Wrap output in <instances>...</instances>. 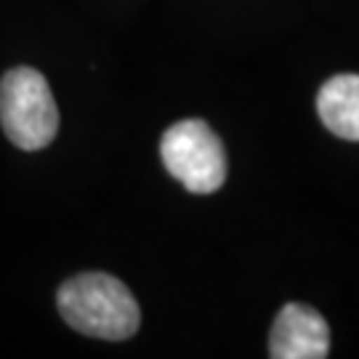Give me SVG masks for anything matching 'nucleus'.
<instances>
[{"label": "nucleus", "mask_w": 359, "mask_h": 359, "mask_svg": "<svg viewBox=\"0 0 359 359\" xmlns=\"http://www.w3.org/2000/svg\"><path fill=\"white\" fill-rule=\"evenodd\" d=\"M56 306L72 330L102 341H126L136 335L142 322L128 285L104 271H86L67 280L59 287Z\"/></svg>", "instance_id": "1"}, {"label": "nucleus", "mask_w": 359, "mask_h": 359, "mask_svg": "<svg viewBox=\"0 0 359 359\" xmlns=\"http://www.w3.org/2000/svg\"><path fill=\"white\" fill-rule=\"evenodd\" d=\"M0 126L8 142L38 152L59 133V107L48 80L32 67H13L0 80Z\"/></svg>", "instance_id": "2"}, {"label": "nucleus", "mask_w": 359, "mask_h": 359, "mask_svg": "<svg viewBox=\"0 0 359 359\" xmlns=\"http://www.w3.org/2000/svg\"><path fill=\"white\" fill-rule=\"evenodd\" d=\"M163 165L192 194H213L226 181V152L205 120H181L163 133Z\"/></svg>", "instance_id": "3"}, {"label": "nucleus", "mask_w": 359, "mask_h": 359, "mask_svg": "<svg viewBox=\"0 0 359 359\" xmlns=\"http://www.w3.org/2000/svg\"><path fill=\"white\" fill-rule=\"evenodd\" d=\"M317 112L325 128L338 139L359 142V75L344 72L320 88Z\"/></svg>", "instance_id": "5"}, {"label": "nucleus", "mask_w": 359, "mask_h": 359, "mask_svg": "<svg viewBox=\"0 0 359 359\" xmlns=\"http://www.w3.org/2000/svg\"><path fill=\"white\" fill-rule=\"evenodd\" d=\"M330 354V327L320 311L306 304H287L271 325L269 357L325 359Z\"/></svg>", "instance_id": "4"}]
</instances>
